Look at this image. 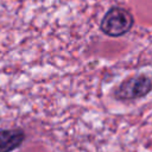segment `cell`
Returning a JSON list of instances; mask_svg holds the SVG:
<instances>
[{
    "mask_svg": "<svg viewBox=\"0 0 152 152\" xmlns=\"http://www.w3.org/2000/svg\"><path fill=\"white\" fill-rule=\"evenodd\" d=\"M134 24L132 13L124 7H112L103 15L100 28L109 37H121L131 31Z\"/></svg>",
    "mask_w": 152,
    "mask_h": 152,
    "instance_id": "obj_1",
    "label": "cell"
},
{
    "mask_svg": "<svg viewBox=\"0 0 152 152\" xmlns=\"http://www.w3.org/2000/svg\"><path fill=\"white\" fill-rule=\"evenodd\" d=\"M152 90V80L146 75H138L126 78L114 90L118 100H137L146 96Z\"/></svg>",
    "mask_w": 152,
    "mask_h": 152,
    "instance_id": "obj_2",
    "label": "cell"
},
{
    "mask_svg": "<svg viewBox=\"0 0 152 152\" xmlns=\"http://www.w3.org/2000/svg\"><path fill=\"white\" fill-rule=\"evenodd\" d=\"M25 140L24 131L19 128L0 131V152H11L18 148Z\"/></svg>",
    "mask_w": 152,
    "mask_h": 152,
    "instance_id": "obj_3",
    "label": "cell"
}]
</instances>
